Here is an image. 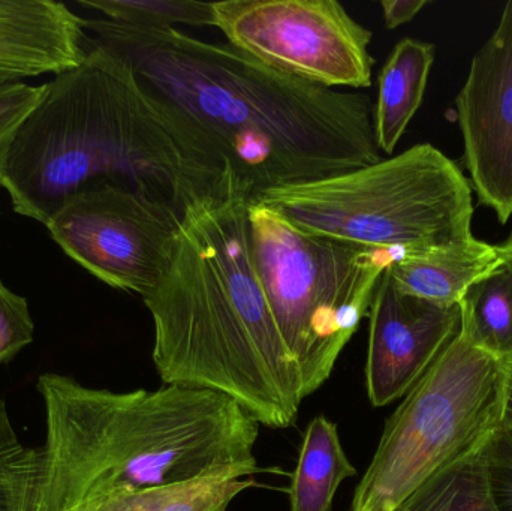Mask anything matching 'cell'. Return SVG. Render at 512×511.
<instances>
[{"label":"cell","mask_w":512,"mask_h":511,"mask_svg":"<svg viewBox=\"0 0 512 511\" xmlns=\"http://www.w3.org/2000/svg\"><path fill=\"white\" fill-rule=\"evenodd\" d=\"M83 26L90 42L125 60L180 114L254 197L381 161L366 93L301 80L228 42L180 29L84 17Z\"/></svg>","instance_id":"cell-1"},{"label":"cell","mask_w":512,"mask_h":511,"mask_svg":"<svg viewBox=\"0 0 512 511\" xmlns=\"http://www.w3.org/2000/svg\"><path fill=\"white\" fill-rule=\"evenodd\" d=\"M240 186L177 111L89 36L80 65L45 83L0 170L12 209L44 225L71 198L95 189H123L185 213L201 198Z\"/></svg>","instance_id":"cell-2"},{"label":"cell","mask_w":512,"mask_h":511,"mask_svg":"<svg viewBox=\"0 0 512 511\" xmlns=\"http://www.w3.org/2000/svg\"><path fill=\"white\" fill-rule=\"evenodd\" d=\"M252 198L240 186L191 204L164 275L143 302L153 318V363L164 386L222 393L258 425L286 429L306 396L256 273Z\"/></svg>","instance_id":"cell-3"},{"label":"cell","mask_w":512,"mask_h":511,"mask_svg":"<svg viewBox=\"0 0 512 511\" xmlns=\"http://www.w3.org/2000/svg\"><path fill=\"white\" fill-rule=\"evenodd\" d=\"M32 511H80L125 492L206 477L246 479L259 425L234 399L191 387L117 393L47 372Z\"/></svg>","instance_id":"cell-4"},{"label":"cell","mask_w":512,"mask_h":511,"mask_svg":"<svg viewBox=\"0 0 512 511\" xmlns=\"http://www.w3.org/2000/svg\"><path fill=\"white\" fill-rule=\"evenodd\" d=\"M254 198L303 233L367 248L424 251L474 237L471 183L456 162L427 143Z\"/></svg>","instance_id":"cell-5"},{"label":"cell","mask_w":512,"mask_h":511,"mask_svg":"<svg viewBox=\"0 0 512 511\" xmlns=\"http://www.w3.org/2000/svg\"><path fill=\"white\" fill-rule=\"evenodd\" d=\"M249 239L265 299L300 366L307 398L331 377L400 252L303 233L255 198Z\"/></svg>","instance_id":"cell-6"},{"label":"cell","mask_w":512,"mask_h":511,"mask_svg":"<svg viewBox=\"0 0 512 511\" xmlns=\"http://www.w3.org/2000/svg\"><path fill=\"white\" fill-rule=\"evenodd\" d=\"M504 365L457 333L385 423L349 511H394L502 423Z\"/></svg>","instance_id":"cell-7"},{"label":"cell","mask_w":512,"mask_h":511,"mask_svg":"<svg viewBox=\"0 0 512 511\" xmlns=\"http://www.w3.org/2000/svg\"><path fill=\"white\" fill-rule=\"evenodd\" d=\"M228 44L259 62L319 86L366 89L372 32L336 0L213 2Z\"/></svg>","instance_id":"cell-8"},{"label":"cell","mask_w":512,"mask_h":511,"mask_svg":"<svg viewBox=\"0 0 512 511\" xmlns=\"http://www.w3.org/2000/svg\"><path fill=\"white\" fill-rule=\"evenodd\" d=\"M182 218L134 192L102 188L71 198L45 227L99 281L144 299L164 275Z\"/></svg>","instance_id":"cell-9"},{"label":"cell","mask_w":512,"mask_h":511,"mask_svg":"<svg viewBox=\"0 0 512 511\" xmlns=\"http://www.w3.org/2000/svg\"><path fill=\"white\" fill-rule=\"evenodd\" d=\"M465 164L481 206L512 216V0L456 98Z\"/></svg>","instance_id":"cell-10"},{"label":"cell","mask_w":512,"mask_h":511,"mask_svg":"<svg viewBox=\"0 0 512 511\" xmlns=\"http://www.w3.org/2000/svg\"><path fill=\"white\" fill-rule=\"evenodd\" d=\"M369 321L367 396L382 408L408 395L459 333L460 308L402 293L385 270Z\"/></svg>","instance_id":"cell-11"},{"label":"cell","mask_w":512,"mask_h":511,"mask_svg":"<svg viewBox=\"0 0 512 511\" xmlns=\"http://www.w3.org/2000/svg\"><path fill=\"white\" fill-rule=\"evenodd\" d=\"M87 54L83 17L56 0H0V83L62 74Z\"/></svg>","instance_id":"cell-12"},{"label":"cell","mask_w":512,"mask_h":511,"mask_svg":"<svg viewBox=\"0 0 512 511\" xmlns=\"http://www.w3.org/2000/svg\"><path fill=\"white\" fill-rule=\"evenodd\" d=\"M499 245L472 239L444 248L400 252L388 273L402 293L439 305H459L466 291L502 266Z\"/></svg>","instance_id":"cell-13"},{"label":"cell","mask_w":512,"mask_h":511,"mask_svg":"<svg viewBox=\"0 0 512 511\" xmlns=\"http://www.w3.org/2000/svg\"><path fill=\"white\" fill-rule=\"evenodd\" d=\"M435 45L406 38L394 47L378 77L373 128L379 152L393 155L417 114L435 62Z\"/></svg>","instance_id":"cell-14"},{"label":"cell","mask_w":512,"mask_h":511,"mask_svg":"<svg viewBox=\"0 0 512 511\" xmlns=\"http://www.w3.org/2000/svg\"><path fill=\"white\" fill-rule=\"evenodd\" d=\"M357 474L349 462L336 423L316 416L303 435L297 467L289 485V511H331L346 479Z\"/></svg>","instance_id":"cell-15"},{"label":"cell","mask_w":512,"mask_h":511,"mask_svg":"<svg viewBox=\"0 0 512 511\" xmlns=\"http://www.w3.org/2000/svg\"><path fill=\"white\" fill-rule=\"evenodd\" d=\"M459 335L501 363L512 360V273L502 263L475 282L459 303Z\"/></svg>","instance_id":"cell-16"},{"label":"cell","mask_w":512,"mask_h":511,"mask_svg":"<svg viewBox=\"0 0 512 511\" xmlns=\"http://www.w3.org/2000/svg\"><path fill=\"white\" fill-rule=\"evenodd\" d=\"M254 479L206 477L125 492L90 504L80 511H227L242 492L255 488Z\"/></svg>","instance_id":"cell-17"},{"label":"cell","mask_w":512,"mask_h":511,"mask_svg":"<svg viewBox=\"0 0 512 511\" xmlns=\"http://www.w3.org/2000/svg\"><path fill=\"white\" fill-rule=\"evenodd\" d=\"M394 511H498L487 485L484 447L427 480Z\"/></svg>","instance_id":"cell-18"},{"label":"cell","mask_w":512,"mask_h":511,"mask_svg":"<svg viewBox=\"0 0 512 511\" xmlns=\"http://www.w3.org/2000/svg\"><path fill=\"white\" fill-rule=\"evenodd\" d=\"M107 20L141 29H179L177 26L215 27L213 2L197 0H78Z\"/></svg>","instance_id":"cell-19"},{"label":"cell","mask_w":512,"mask_h":511,"mask_svg":"<svg viewBox=\"0 0 512 511\" xmlns=\"http://www.w3.org/2000/svg\"><path fill=\"white\" fill-rule=\"evenodd\" d=\"M39 450L24 446L0 402V511H32Z\"/></svg>","instance_id":"cell-20"},{"label":"cell","mask_w":512,"mask_h":511,"mask_svg":"<svg viewBox=\"0 0 512 511\" xmlns=\"http://www.w3.org/2000/svg\"><path fill=\"white\" fill-rule=\"evenodd\" d=\"M35 338V323L24 297L0 281V366L11 362Z\"/></svg>","instance_id":"cell-21"},{"label":"cell","mask_w":512,"mask_h":511,"mask_svg":"<svg viewBox=\"0 0 512 511\" xmlns=\"http://www.w3.org/2000/svg\"><path fill=\"white\" fill-rule=\"evenodd\" d=\"M490 498L498 511H512V426L499 425L484 446Z\"/></svg>","instance_id":"cell-22"},{"label":"cell","mask_w":512,"mask_h":511,"mask_svg":"<svg viewBox=\"0 0 512 511\" xmlns=\"http://www.w3.org/2000/svg\"><path fill=\"white\" fill-rule=\"evenodd\" d=\"M44 89L45 84L33 86L26 81L0 83V170L18 129L38 104Z\"/></svg>","instance_id":"cell-23"},{"label":"cell","mask_w":512,"mask_h":511,"mask_svg":"<svg viewBox=\"0 0 512 511\" xmlns=\"http://www.w3.org/2000/svg\"><path fill=\"white\" fill-rule=\"evenodd\" d=\"M427 5V0H382L385 26L388 29H397L414 20Z\"/></svg>","instance_id":"cell-24"},{"label":"cell","mask_w":512,"mask_h":511,"mask_svg":"<svg viewBox=\"0 0 512 511\" xmlns=\"http://www.w3.org/2000/svg\"><path fill=\"white\" fill-rule=\"evenodd\" d=\"M504 365V402H502V425L512 426V360Z\"/></svg>","instance_id":"cell-25"},{"label":"cell","mask_w":512,"mask_h":511,"mask_svg":"<svg viewBox=\"0 0 512 511\" xmlns=\"http://www.w3.org/2000/svg\"><path fill=\"white\" fill-rule=\"evenodd\" d=\"M499 249H501L502 260H504L505 266L512 273V234L502 245H499Z\"/></svg>","instance_id":"cell-26"}]
</instances>
